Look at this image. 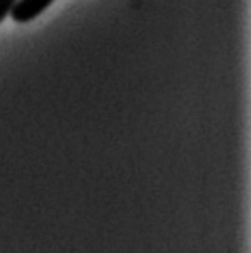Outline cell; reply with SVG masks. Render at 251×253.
<instances>
[{
    "mask_svg": "<svg viewBox=\"0 0 251 253\" xmlns=\"http://www.w3.org/2000/svg\"><path fill=\"white\" fill-rule=\"evenodd\" d=\"M55 0H18L10 15L16 23H28L39 16Z\"/></svg>",
    "mask_w": 251,
    "mask_h": 253,
    "instance_id": "1",
    "label": "cell"
},
{
    "mask_svg": "<svg viewBox=\"0 0 251 253\" xmlns=\"http://www.w3.org/2000/svg\"><path fill=\"white\" fill-rule=\"evenodd\" d=\"M16 2L18 0H0V23L10 15V11L15 7Z\"/></svg>",
    "mask_w": 251,
    "mask_h": 253,
    "instance_id": "2",
    "label": "cell"
}]
</instances>
